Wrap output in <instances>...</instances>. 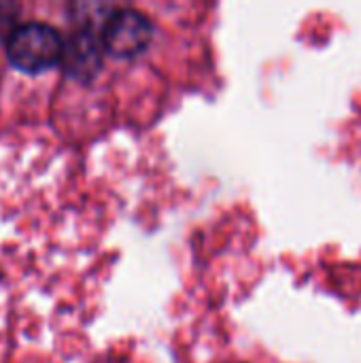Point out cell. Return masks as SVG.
Instances as JSON below:
<instances>
[{
    "label": "cell",
    "instance_id": "cell-1",
    "mask_svg": "<svg viewBox=\"0 0 361 363\" xmlns=\"http://www.w3.org/2000/svg\"><path fill=\"white\" fill-rule=\"evenodd\" d=\"M64 38L47 21H23L6 38L9 64L28 74H38L60 64Z\"/></svg>",
    "mask_w": 361,
    "mask_h": 363
},
{
    "label": "cell",
    "instance_id": "cell-2",
    "mask_svg": "<svg viewBox=\"0 0 361 363\" xmlns=\"http://www.w3.org/2000/svg\"><path fill=\"white\" fill-rule=\"evenodd\" d=\"M106 53L119 60L140 55L153 40L151 19L136 9H115L102 21L100 34Z\"/></svg>",
    "mask_w": 361,
    "mask_h": 363
},
{
    "label": "cell",
    "instance_id": "cell-3",
    "mask_svg": "<svg viewBox=\"0 0 361 363\" xmlns=\"http://www.w3.org/2000/svg\"><path fill=\"white\" fill-rule=\"evenodd\" d=\"M102 40L91 30H77L64 40L60 66L66 77L89 83L102 68Z\"/></svg>",
    "mask_w": 361,
    "mask_h": 363
},
{
    "label": "cell",
    "instance_id": "cell-4",
    "mask_svg": "<svg viewBox=\"0 0 361 363\" xmlns=\"http://www.w3.org/2000/svg\"><path fill=\"white\" fill-rule=\"evenodd\" d=\"M19 6L15 2H0V38L11 36V32L19 26L17 23Z\"/></svg>",
    "mask_w": 361,
    "mask_h": 363
}]
</instances>
